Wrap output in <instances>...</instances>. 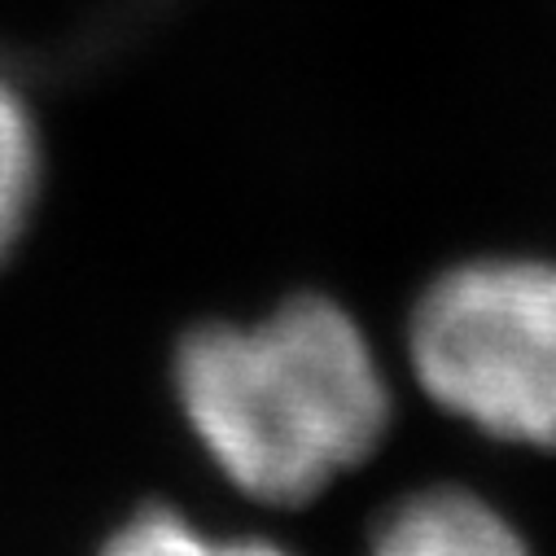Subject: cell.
Wrapping results in <instances>:
<instances>
[{
    "mask_svg": "<svg viewBox=\"0 0 556 556\" xmlns=\"http://www.w3.org/2000/svg\"><path fill=\"white\" fill-rule=\"evenodd\" d=\"M180 412L211 465L258 504H307L390 430V377L333 299L193 329L176 355Z\"/></svg>",
    "mask_w": 556,
    "mask_h": 556,
    "instance_id": "6da1fadb",
    "label": "cell"
},
{
    "mask_svg": "<svg viewBox=\"0 0 556 556\" xmlns=\"http://www.w3.org/2000/svg\"><path fill=\"white\" fill-rule=\"evenodd\" d=\"M407 368L434 407L513 447H556V263L469 258L407 320Z\"/></svg>",
    "mask_w": 556,
    "mask_h": 556,
    "instance_id": "7a4b0ae2",
    "label": "cell"
},
{
    "mask_svg": "<svg viewBox=\"0 0 556 556\" xmlns=\"http://www.w3.org/2000/svg\"><path fill=\"white\" fill-rule=\"evenodd\" d=\"M368 556H530L517 526L473 491L430 486L399 500Z\"/></svg>",
    "mask_w": 556,
    "mask_h": 556,
    "instance_id": "3957f363",
    "label": "cell"
},
{
    "mask_svg": "<svg viewBox=\"0 0 556 556\" xmlns=\"http://www.w3.org/2000/svg\"><path fill=\"white\" fill-rule=\"evenodd\" d=\"M40 193V131L23 92L0 79V267L27 232Z\"/></svg>",
    "mask_w": 556,
    "mask_h": 556,
    "instance_id": "277c9868",
    "label": "cell"
},
{
    "mask_svg": "<svg viewBox=\"0 0 556 556\" xmlns=\"http://www.w3.org/2000/svg\"><path fill=\"white\" fill-rule=\"evenodd\" d=\"M101 556H294L263 534H219L172 508H146L114 530Z\"/></svg>",
    "mask_w": 556,
    "mask_h": 556,
    "instance_id": "5b68a950",
    "label": "cell"
}]
</instances>
